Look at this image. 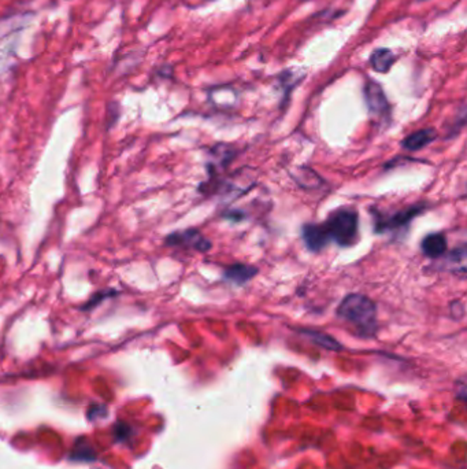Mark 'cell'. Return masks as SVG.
<instances>
[{
	"instance_id": "4fadbf2b",
	"label": "cell",
	"mask_w": 467,
	"mask_h": 469,
	"mask_svg": "<svg viewBox=\"0 0 467 469\" xmlns=\"http://www.w3.org/2000/svg\"><path fill=\"white\" fill-rule=\"evenodd\" d=\"M115 295H117V291H114V290H100L95 295H92V298L89 299L85 305L81 306V310H85V312L92 310L99 303H102L105 299L111 298V297H115Z\"/></svg>"
},
{
	"instance_id": "277c9868",
	"label": "cell",
	"mask_w": 467,
	"mask_h": 469,
	"mask_svg": "<svg viewBox=\"0 0 467 469\" xmlns=\"http://www.w3.org/2000/svg\"><path fill=\"white\" fill-rule=\"evenodd\" d=\"M425 210V206L422 203L410 206L404 210L396 212L393 214L377 213V220H376V231L379 234H384L388 231H396L400 230L405 225H408L417 215L422 213Z\"/></svg>"
},
{
	"instance_id": "6da1fadb",
	"label": "cell",
	"mask_w": 467,
	"mask_h": 469,
	"mask_svg": "<svg viewBox=\"0 0 467 469\" xmlns=\"http://www.w3.org/2000/svg\"><path fill=\"white\" fill-rule=\"evenodd\" d=\"M338 316L354 325L361 337H373L377 331V306L363 294H350L342 299Z\"/></svg>"
},
{
	"instance_id": "8fae6325",
	"label": "cell",
	"mask_w": 467,
	"mask_h": 469,
	"mask_svg": "<svg viewBox=\"0 0 467 469\" xmlns=\"http://www.w3.org/2000/svg\"><path fill=\"white\" fill-rule=\"evenodd\" d=\"M297 331L301 335H304L306 338H309L313 343L318 344V346L326 349V350H332V351L342 350V346L340 344L339 341H336L335 338H332L330 335H328V334L319 332V331H316V329H307V328H300Z\"/></svg>"
},
{
	"instance_id": "ba28073f",
	"label": "cell",
	"mask_w": 467,
	"mask_h": 469,
	"mask_svg": "<svg viewBox=\"0 0 467 469\" xmlns=\"http://www.w3.org/2000/svg\"><path fill=\"white\" fill-rule=\"evenodd\" d=\"M258 273H259L258 268H255L253 265L234 264L225 269L224 278L237 286H243V284L248 283L251 278H255Z\"/></svg>"
},
{
	"instance_id": "9c48e42d",
	"label": "cell",
	"mask_w": 467,
	"mask_h": 469,
	"mask_svg": "<svg viewBox=\"0 0 467 469\" xmlns=\"http://www.w3.org/2000/svg\"><path fill=\"white\" fill-rule=\"evenodd\" d=\"M421 250L429 258H440L446 252V236L444 234H429L421 242Z\"/></svg>"
},
{
	"instance_id": "5b68a950",
	"label": "cell",
	"mask_w": 467,
	"mask_h": 469,
	"mask_svg": "<svg viewBox=\"0 0 467 469\" xmlns=\"http://www.w3.org/2000/svg\"><path fill=\"white\" fill-rule=\"evenodd\" d=\"M165 243L170 247H188L200 253H207L212 250V240H209L204 234L197 230H187L180 232L170 234Z\"/></svg>"
},
{
	"instance_id": "7c38bea8",
	"label": "cell",
	"mask_w": 467,
	"mask_h": 469,
	"mask_svg": "<svg viewBox=\"0 0 467 469\" xmlns=\"http://www.w3.org/2000/svg\"><path fill=\"white\" fill-rule=\"evenodd\" d=\"M303 77H304V74L296 69H287L281 74H278L279 84L281 86H285V95H284L285 99H288L291 91L300 83V80Z\"/></svg>"
},
{
	"instance_id": "3957f363",
	"label": "cell",
	"mask_w": 467,
	"mask_h": 469,
	"mask_svg": "<svg viewBox=\"0 0 467 469\" xmlns=\"http://www.w3.org/2000/svg\"><path fill=\"white\" fill-rule=\"evenodd\" d=\"M363 92H364V101H366V105H367L370 114L377 117L380 121L389 123L391 105L388 102V98H386L382 86L374 80H367Z\"/></svg>"
},
{
	"instance_id": "8992f818",
	"label": "cell",
	"mask_w": 467,
	"mask_h": 469,
	"mask_svg": "<svg viewBox=\"0 0 467 469\" xmlns=\"http://www.w3.org/2000/svg\"><path fill=\"white\" fill-rule=\"evenodd\" d=\"M301 237H303L306 247L313 253H319L330 242V236L326 230L325 222L303 225Z\"/></svg>"
},
{
	"instance_id": "7a4b0ae2",
	"label": "cell",
	"mask_w": 467,
	"mask_h": 469,
	"mask_svg": "<svg viewBox=\"0 0 467 469\" xmlns=\"http://www.w3.org/2000/svg\"><path fill=\"white\" fill-rule=\"evenodd\" d=\"M330 240H335L341 247L357 244L359 234V215L351 209H340L330 214L325 222Z\"/></svg>"
},
{
	"instance_id": "30bf717a",
	"label": "cell",
	"mask_w": 467,
	"mask_h": 469,
	"mask_svg": "<svg viewBox=\"0 0 467 469\" xmlns=\"http://www.w3.org/2000/svg\"><path fill=\"white\" fill-rule=\"evenodd\" d=\"M396 61L395 54L389 48H377L370 55V66L377 73H388Z\"/></svg>"
},
{
	"instance_id": "52a82bcc",
	"label": "cell",
	"mask_w": 467,
	"mask_h": 469,
	"mask_svg": "<svg viewBox=\"0 0 467 469\" xmlns=\"http://www.w3.org/2000/svg\"><path fill=\"white\" fill-rule=\"evenodd\" d=\"M437 139V132L436 129L425 128L421 130H417L411 135H408L403 142L402 147L408 151H420L433 143Z\"/></svg>"
}]
</instances>
